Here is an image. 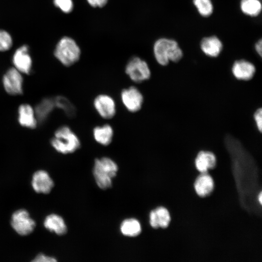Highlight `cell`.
I'll return each mask as SVG.
<instances>
[{"label":"cell","instance_id":"cell-1","mask_svg":"<svg viewBox=\"0 0 262 262\" xmlns=\"http://www.w3.org/2000/svg\"><path fill=\"white\" fill-rule=\"evenodd\" d=\"M156 60L161 66H165L170 61L177 63L183 56V51L178 42L173 39L161 38L153 47Z\"/></svg>","mask_w":262,"mask_h":262},{"label":"cell","instance_id":"cell-2","mask_svg":"<svg viewBox=\"0 0 262 262\" xmlns=\"http://www.w3.org/2000/svg\"><path fill=\"white\" fill-rule=\"evenodd\" d=\"M50 143L58 152L63 154L72 153L81 146L77 135L68 126L59 127L54 132Z\"/></svg>","mask_w":262,"mask_h":262},{"label":"cell","instance_id":"cell-3","mask_svg":"<svg viewBox=\"0 0 262 262\" xmlns=\"http://www.w3.org/2000/svg\"><path fill=\"white\" fill-rule=\"evenodd\" d=\"M118 167L112 159L107 157L96 159L93 169L97 185L100 189H107L112 185V180L117 173Z\"/></svg>","mask_w":262,"mask_h":262},{"label":"cell","instance_id":"cell-4","mask_svg":"<svg viewBox=\"0 0 262 262\" xmlns=\"http://www.w3.org/2000/svg\"><path fill=\"white\" fill-rule=\"evenodd\" d=\"M79 47L72 38H62L57 44L54 51L55 57L65 66H69L77 62L80 58Z\"/></svg>","mask_w":262,"mask_h":262},{"label":"cell","instance_id":"cell-5","mask_svg":"<svg viewBox=\"0 0 262 262\" xmlns=\"http://www.w3.org/2000/svg\"><path fill=\"white\" fill-rule=\"evenodd\" d=\"M125 72L131 80L135 83L144 82L148 80L151 76L147 64L138 57H133L129 60Z\"/></svg>","mask_w":262,"mask_h":262},{"label":"cell","instance_id":"cell-6","mask_svg":"<svg viewBox=\"0 0 262 262\" xmlns=\"http://www.w3.org/2000/svg\"><path fill=\"white\" fill-rule=\"evenodd\" d=\"M11 225L12 228L19 235L26 236L34 230L36 224L28 212L23 209L16 210L12 215Z\"/></svg>","mask_w":262,"mask_h":262},{"label":"cell","instance_id":"cell-7","mask_svg":"<svg viewBox=\"0 0 262 262\" xmlns=\"http://www.w3.org/2000/svg\"><path fill=\"white\" fill-rule=\"evenodd\" d=\"M21 74L14 67L9 68L4 74L2 85L8 94L18 96L23 94V78Z\"/></svg>","mask_w":262,"mask_h":262},{"label":"cell","instance_id":"cell-8","mask_svg":"<svg viewBox=\"0 0 262 262\" xmlns=\"http://www.w3.org/2000/svg\"><path fill=\"white\" fill-rule=\"evenodd\" d=\"M120 99L126 109L131 113H136L140 110L144 102L142 93L133 86L121 91Z\"/></svg>","mask_w":262,"mask_h":262},{"label":"cell","instance_id":"cell-9","mask_svg":"<svg viewBox=\"0 0 262 262\" xmlns=\"http://www.w3.org/2000/svg\"><path fill=\"white\" fill-rule=\"evenodd\" d=\"M93 106L98 115L102 118L111 119L115 115L116 106L114 99L106 94L97 95L93 100Z\"/></svg>","mask_w":262,"mask_h":262},{"label":"cell","instance_id":"cell-10","mask_svg":"<svg viewBox=\"0 0 262 262\" xmlns=\"http://www.w3.org/2000/svg\"><path fill=\"white\" fill-rule=\"evenodd\" d=\"M54 182L49 173L43 170H39L33 175L32 186L38 193L49 194L54 186Z\"/></svg>","mask_w":262,"mask_h":262},{"label":"cell","instance_id":"cell-11","mask_svg":"<svg viewBox=\"0 0 262 262\" xmlns=\"http://www.w3.org/2000/svg\"><path fill=\"white\" fill-rule=\"evenodd\" d=\"M14 67L21 73L29 75L32 70V61L27 46L24 45L16 51L13 58Z\"/></svg>","mask_w":262,"mask_h":262},{"label":"cell","instance_id":"cell-12","mask_svg":"<svg viewBox=\"0 0 262 262\" xmlns=\"http://www.w3.org/2000/svg\"><path fill=\"white\" fill-rule=\"evenodd\" d=\"M201 50L206 56L216 57L223 49V44L219 37L215 35L204 36L199 43Z\"/></svg>","mask_w":262,"mask_h":262},{"label":"cell","instance_id":"cell-13","mask_svg":"<svg viewBox=\"0 0 262 262\" xmlns=\"http://www.w3.org/2000/svg\"><path fill=\"white\" fill-rule=\"evenodd\" d=\"M231 72L236 79L248 81L253 77L256 72V68L250 62L240 59L234 62L232 66Z\"/></svg>","mask_w":262,"mask_h":262},{"label":"cell","instance_id":"cell-14","mask_svg":"<svg viewBox=\"0 0 262 262\" xmlns=\"http://www.w3.org/2000/svg\"><path fill=\"white\" fill-rule=\"evenodd\" d=\"M17 119L21 126L30 129L36 128L38 123L34 108L27 103L19 106Z\"/></svg>","mask_w":262,"mask_h":262},{"label":"cell","instance_id":"cell-15","mask_svg":"<svg viewBox=\"0 0 262 262\" xmlns=\"http://www.w3.org/2000/svg\"><path fill=\"white\" fill-rule=\"evenodd\" d=\"M114 131L112 126L105 124L95 127L92 135L95 141L100 145L107 146L112 142Z\"/></svg>","mask_w":262,"mask_h":262},{"label":"cell","instance_id":"cell-16","mask_svg":"<svg viewBox=\"0 0 262 262\" xmlns=\"http://www.w3.org/2000/svg\"><path fill=\"white\" fill-rule=\"evenodd\" d=\"M44 225L46 229L58 235L65 234L67 230L64 219L57 214L52 213L46 217Z\"/></svg>","mask_w":262,"mask_h":262},{"label":"cell","instance_id":"cell-17","mask_svg":"<svg viewBox=\"0 0 262 262\" xmlns=\"http://www.w3.org/2000/svg\"><path fill=\"white\" fill-rule=\"evenodd\" d=\"M170 216L167 210L164 207H158L149 214V223L153 228H166L170 222Z\"/></svg>","mask_w":262,"mask_h":262},{"label":"cell","instance_id":"cell-18","mask_svg":"<svg viewBox=\"0 0 262 262\" xmlns=\"http://www.w3.org/2000/svg\"><path fill=\"white\" fill-rule=\"evenodd\" d=\"M55 107L54 98H43L34 109L38 123L45 122Z\"/></svg>","mask_w":262,"mask_h":262},{"label":"cell","instance_id":"cell-19","mask_svg":"<svg viewBox=\"0 0 262 262\" xmlns=\"http://www.w3.org/2000/svg\"><path fill=\"white\" fill-rule=\"evenodd\" d=\"M195 164L197 169L204 173L209 169L215 166L216 157L211 152L201 151L198 153L196 157Z\"/></svg>","mask_w":262,"mask_h":262},{"label":"cell","instance_id":"cell-20","mask_svg":"<svg viewBox=\"0 0 262 262\" xmlns=\"http://www.w3.org/2000/svg\"><path fill=\"white\" fill-rule=\"evenodd\" d=\"M120 229L124 236L133 237L141 233L142 227L140 223L136 219L128 218L122 221Z\"/></svg>","mask_w":262,"mask_h":262},{"label":"cell","instance_id":"cell-21","mask_svg":"<svg viewBox=\"0 0 262 262\" xmlns=\"http://www.w3.org/2000/svg\"><path fill=\"white\" fill-rule=\"evenodd\" d=\"M213 188V180L209 175L207 174H203L198 177L195 183V189L196 193L201 196L209 194Z\"/></svg>","mask_w":262,"mask_h":262},{"label":"cell","instance_id":"cell-22","mask_svg":"<svg viewBox=\"0 0 262 262\" xmlns=\"http://www.w3.org/2000/svg\"><path fill=\"white\" fill-rule=\"evenodd\" d=\"M239 4L241 11L247 16H257L262 11L260 0H241Z\"/></svg>","mask_w":262,"mask_h":262},{"label":"cell","instance_id":"cell-23","mask_svg":"<svg viewBox=\"0 0 262 262\" xmlns=\"http://www.w3.org/2000/svg\"><path fill=\"white\" fill-rule=\"evenodd\" d=\"M55 107L62 110L69 117L76 115V110L73 104L66 97L62 96L54 98Z\"/></svg>","mask_w":262,"mask_h":262},{"label":"cell","instance_id":"cell-24","mask_svg":"<svg viewBox=\"0 0 262 262\" xmlns=\"http://www.w3.org/2000/svg\"><path fill=\"white\" fill-rule=\"evenodd\" d=\"M192 2L201 16L208 17L213 14V5L211 0H192Z\"/></svg>","mask_w":262,"mask_h":262},{"label":"cell","instance_id":"cell-25","mask_svg":"<svg viewBox=\"0 0 262 262\" xmlns=\"http://www.w3.org/2000/svg\"><path fill=\"white\" fill-rule=\"evenodd\" d=\"M12 45L10 34L5 31L0 30V51L8 50Z\"/></svg>","mask_w":262,"mask_h":262},{"label":"cell","instance_id":"cell-26","mask_svg":"<svg viewBox=\"0 0 262 262\" xmlns=\"http://www.w3.org/2000/svg\"><path fill=\"white\" fill-rule=\"evenodd\" d=\"M55 5L66 13L70 12L73 9L72 0H54Z\"/></svg>","mask_w":262,"mask_h":262},{"label":"cell","instance_id":"cell-27","mask_svg":"<svg viewBox=\"0 0 262 262\" xmlns=\"http://www.w3.org/2000/svg\"><path fill=\"white\" fill-rule=\"evenodd\" d=\"M254 119L258 130L261 132L262 131V110L258 109L254 114Z\"/></svg>","mask_w":262,"mask_h":262},{"label":"cell","instance_id":"cell-28","mask_svg":"<svg viewBox=\"0 0 262 262\" xmlns=\"http://www.w3.org/2000/svg\"><path fill=\"white\" fill-rule=\"evenodd\" d=\"M57 260L52 257L47 256L44 254L40 253L37 255L32 260L34 262H54Z\"/></svg>","mask_w":262,"mask_h":262},{"label":"cell","instance_id":"cell-29","mask_svg":"<svg viewBox=\"0 0 262 262\" xmlns=\"http://www.w3.org/2000/svg\"><path fill=\"white\" fill-rule=\"evenodd\" d=\"M89 4L93 7H102L107 3L108 0H87Z\"/></svg>","mask_w":262,"mask_h":262},{"label":"cell","instance_id":"cell-30","mask_svg":"<svg viewBox=\"0 0 262 262\" xmlns=\"http://www.w3.org/2000/svg\"><path fill=\"white\" fill-rule=\"evenodd\" d=\"M254 49L258 55L262 57V40L260 38L255 43Z\"/></svg>","mask_w":262,"mask_h":262},{"label":"cell","instance_id":"cell-31","mask_svg":"<svg viewBox=\"0 0 262 262\" xmlns=\"http://www.w3.org/2000/svg\"><path fill=\"white\" fill-rule=\"evenodd\" d=\"M259 200L261 204H262V193H261L260 194V195H259Z\"/></svg>","mask_w":262,"mask_h":262}]
</instances>
